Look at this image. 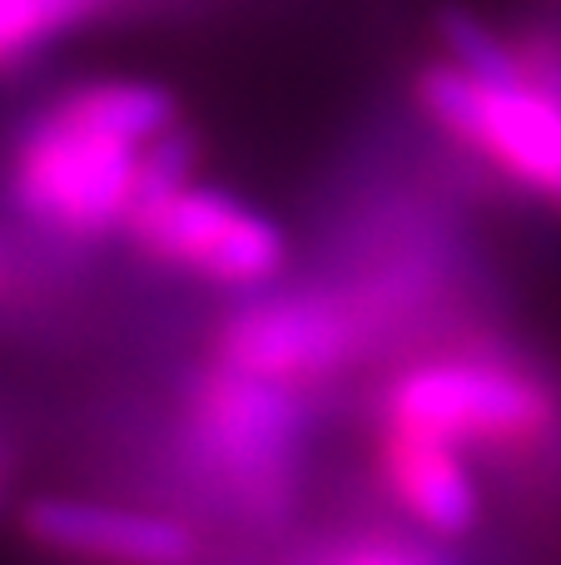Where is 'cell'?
<instances>
[{
    "label": "cell",
    "instance_id": "obj_2",
    "mask_svg": "<svg viewBox=\"0 0 561 565\" xmlns=\"http://www.w3.org/2000/svg\"><path fill=\"white\" fill-rule=\"evenodd\" d=\"M417 109L453 145L561 209V95L542 79L487 85L453 60L417 70Z\"/></svg>",
    "mask_w": 561,
    "mask_h": 565
},
{
    "label": "cell",
    "instance_id": "obj_5",
    "mask_svg": "<svg viewBox=\"0 0 561 565\" xmlns=\"http://www.w3.org/2000/svg\"><path fill=\"white\" fill-rule=\"evenodd\" d=\"M353 322L328 298L308 292H264L244 302L219 332V362L234 372H254L268 382H304L318 372H338L353 358Z\"/></svg>",
    "mask_w": 561,
    "mask_h": 565
},
{
    "label": "cell",
    "instance_id": "obj_8",
    "mask_svg": "<svg viewBox=\"0 0 561 565\" xmlns=\"http://www.w3.org/2000/svg\"><path fill=\"white\" fill-rule=\"evenodd\" d=\"M383 477L393 487L398 507L433 536H467L483 516V491H477L463 447L433 437V431L388 422Z\"/></svg>",
    "mask_w": 561,
    "mask_h": 565
},
{
    "label": "cell",
    "instance_id": "obj_3",
    "mask_svg": "<svg viewBox=\"0 0 561 565\" xmlns=\"http://www.w3.org/2000/svg\"><path fill=\"white\" fill-rule=\"evenodd\" d=\"M125 234L145 254L239 292H264L288 264V238L264 209L194 179L169 194L139 199Z\"/></svg>",
    "mask_w": 561,
    "mask_h": 565
},
{
    "label": "cell",
    "instance_id": "obj_1",
    "mask_svg": "<svg viewBox=\"0 0 561 565\" xmlns=\"http://www.w3.org/2000/svg\"><path fill=\"white\" fill-rule=\"evenodd\" d=\"M179 125V105L155 79L75 85L25 129L10 159V194L35 224L99 238L129 224L139 159Z\"/></svg>",
    "mask_w": 561,
    "mask_h": 565
},
{
    "label": "cell",
    "instance_id": "obj_4",
    "mask_svg": "<svg viewBox=\"0 0 561 565\" xmlns=\"http://www.w3.org/2000/svg\"><path fill=\"white\" fill-rule=\"evenodd\" d=\"M388 422L433 431L453 447H512L552 422V397L497 362H423L393 382Z\"/></svg>",
    "mask_w": 561,
    "mask_h": 565
},
{
    "label": "cell",
    "instance_id": "obj_10",
    "mask_svg": "<svg viewBox=\"0 0 561 565\" xmlns=\"http://www.w3.org/2000/svg\"><path fill=\"white\" fill-rule=\"evenodd\" d=\"M105 0H0V75L35 60L50 40L85 25Z\"/></svg>",
    "mask_w": 561,
    "mask_h": 565
},
{
    "label": "cell",
    "instance_id": "obj_6",
    "mask_svg": "<svg viewBox=\"0 0 561 565\" xmlns=\"http://www.w3.org/2000/svg\"><path fill=\"white\" fill-rule=\"evenodd\" d=\"M20 526L40 551L109 565H194L199 536L174 516L89 497H35Z\"/></svg>",
    "mask_w": 561,
    "mask_h": 565
},
{
    "label": "cell",
    "instance_id": "obj_7",
    "mask_svg": "<svg viewBox=\"0 0 561 565\" xmlns=\"http://www.w3.org/2000/svg\"><path fill=\"white\" fill-rule=\"evenodd\" d=\"M199 422L214 457L244 477H274L298 441V402L288 382L234 372L224 362L204 377Z\"/></svg>",
    "mask_w": 561,
    "mask_h": 565
},
{
    "label": "cell",
    "instance_id": "obj_9",
    "mask_svg": "<svg viewBox=\"0 0 561 565\" xmlns=\"http://www.w3.org/2000/svg\"><path fill=\"white\" fill-rule=\"evenodd\" d=\"M437 40H443V60L463 65L467 75L487 79V85H512V79H527L522 45L502 30H493L487 20H477L473 10H443L437 15Z\"/></svg>",
    "mask_w": 561,
    "mask_h": 565
},
{
    "label": "cell",
    "instance_id": "obj_11",
    "mask_svg": "<svg viewBox=\"0 0 561 565\" xmlns=\"http://www.w3.org/2000/svg\"><path fill=\"white\" fill-rule=\"evenodd\" d=\"M338 565H433V561L417 556V551H403V546H363V551H353V556H343Z\"/></svg>",
    "mask_w": 561,
    "mask_h": 565
}]
</instances>
